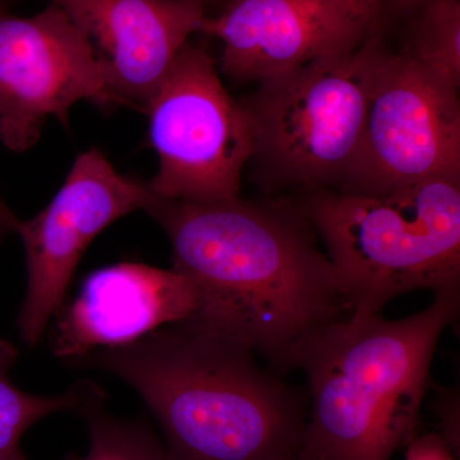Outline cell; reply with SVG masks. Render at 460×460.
Returning a JSON list of instances; mask_svg holds the SVG:
<instances>
[{
    "instance_id": "cell-1",
    "label": "cell",
    "mask_w": 460,
    "mask_h": 460,
    "mask_svg": "<svg viewBox=\"0 0 460 460\" xmlns=\"http://www.w3.org/2000/svg\"><path fill=\"white\" fill-rule=\"evenodd\" d=\"M145 211L171 241L172 269L198 292L183 323L262 354L278 372L296 343L349 314L298 206L155 196Z\"/></svg>"
},
{
    "instance_id": "cell-2",
    "label": "cell",
    "mask_w": 460,
    "mask_h": 460,
    "mask_svg": "<svg viewBox=\"0 0 460 460\" xmlns=\"http://www.w3.org/2000/svg\"><path fill=\"white\" fill-rule=\"evenodd\" d=\"M244 345L180 323L81 365L122 378L156 417L175 460H296L308 414Z\"/></svg>"
},
{
    "instance_id": "cell-3",
    "label": "cell",
    "mask_w": 460,
    "mask_h": 460,
    "mask_svg": "<svg viewBox=\"0 0 460 460\" xmlns=\"http://www.w3.org/2000/svg\"><path fill=\"white\" fill-rule=\"evenodd\" d=\"M434 293L411 316L345 317L289 350L281 372L307 378L296 460H390L416 436L436 345L459 313L460 287Z\"/></svg>"
},
{
    "instance_id": "cell-4",
    "label": "cell",
    "mask_w": 460,
    "mask_h": 460,
    "mask_svg": "<svg viewBox=\"0 0 460 460\" xmlns=\"http://www.w3.org/2000/svg\"><path fill=\"white\" fill-rule=\"evenodd\" d=\"M325 244L349 316L396 296L460 287V177L381 195L308 192L296 204Z\"/></svg>"
},
{
    "instance_id": "cell-5",
    "label": "cell",
    "mask_w": 460,
    "mask_h": 460,
    "mask_svg": "<svg viewBox=\"0 0 460 460\" xmlns=\"http://www.w3.org/2000/svg\"><path fill=\"white\" fill-rule=\"evenodd\" d=\"M380 36L348 53L260 81L251 102L256 151L287 183L338 190L365 126L372 84L385 51Z\"/></svg>"
},
{
    "instance_id": "cell-6",
    "label": "cell",
    "mask_w": 460,
    "mask_h": 460,
    "mask_svg": "<svg viewBox=\"0 0 460 460\" xmlns=\"http://www.w3.org/2000/svg\"><path fill=\"white\" fill-rule=\"evenodd\" d=\"M145 111L159 156V169L147 183L156 198H239L242 172L256 151L252 120L224 87L204 47L184 45Z\"/></svg>"
},
{
    "instance_id": "cell-7",
    "label": "cell",
    "mask_w": 460,
    "mask_h": 460,
    "mask_svg": "<svg viewBox=\"0 0 460 460\" xmlns=\"http://www.w3.org/2000/svg\"><path fill=\"white\" fill-rule=\"evenodd\" d=\"M458 90L407 54L384 51L356 156L334 190L381 195L460 177Z\"/></svg>"
},
{
    "instance_id": "cell-8",
    "label": "cell",
    "mask_w": 460,
    "mask_h": 460,
    "mask_svg": "<svg viewBox=\"0 0 460 460\" xmlns=\"http://www.w3.org/2000/svg\"><path fill=\"white\" fill-rule=\"evenodd\" d=\"M113 109L107 68L89 38L56 4L31 17L0 8V140L31 147L56 117L66 128L75 102Z\"/></svg>"
},
{
    "instance_id": "cell-9",
    "label": "cell",
    "mask_w": 460,
    "mask_h": 460,
    "mask_svg": "<svg viewBox=\"0 0 460 460\" xmlns=\"http://www.w3.org/2000/svg\"><path fill=\"white\" fill-rule=\"evenodd\" d=\"M155 195L141 183L115 172L99 148L75 159L65 183L49 205L20 222L27 261V293L17 326L29 347L41 341L63 305L66 288L86 248L115 220L146 210Z\"/></svg>"
},
{
    "instance_id": "cell-10",
    "label": "cell",
    "mask_w": 460,
    "mask_h": 460,
    "mask_svg": "<svg viewBox=\"0 0 460 460\" xmlns=\"http://www.w3.org/2000/svg\"><path fill=\"white\" fill-rule=\"evenodd\" d=\"M384 0H226L199 32L222 41L220 69L262 81L358 48L374 33Z\"/></svg>"
},
{
    "instance_id": "cell-11",
    "label": "cell",
    "mask_w": 460,
    "mask_h": 460,
    "mask_svg": "<svg viewBox=\"0 0 460 460\" xmlns=\"http://www.w3.org/2000/svg\"><path fill=\"white\" fill-rule=\"evenodd\" d=\"M198 308L195 287L172 268L138 262L108 266L90 274L74 301L58 308L51 352L57 358L81 362L98 350L183 323Z\"/></svg>"
},
{
    "instance_id": "cell-12",
    "label": "cell",
    "mask_w": 460,
    "mask_h": 460,
    "mask_svg": "<svg viewBox=\"0 0 460 460\" xmlns=\"http://www.w3.org/2000/svg\"><path fill=\"white\" fill-rule=\"evenodd\" d=\"M89 38L107 68L113 108L144 111L192 33L202 0H48Z\"/></svg>"
},
{
    "instance_id": "cell-13",
    "label": "cell",
    "mask_w": 460,
    "mask_h": 460,
    "mask_svg": "<svg viewBox=\"0 0 460 460\" xmlns=\"http://www.w3.org/2000/svg\"><path fill=\"white\" fill-rule=\"evenodd\" d=\"M17 359L16 347L0 339V460H29L21 447L27 429L50 414L77 411L98 386L81 381L59 395L30 394L14 385L9 375Z\"/></svg>"
},
{
    "instance_id": "cell-14",
    "label": "cell",
    "mask_w": 460,
    "mask_h": 460,
    "mask_svg": "<svg viewBox=\"0 0 460 460\" xmlns=\"http://www.w3.org/2000/svg\"><path fill=\"white\" fill-rule=\"evenodd\" d=\"M105 401L104 390L96 386L78 408L90 449L86 456L71 454L66 460H175L144 420L115 419L105 410Z\"/></svg>"
},
{
    "instance_id": "cell-15",
    "label": "cell",
    "mask_w": 460,
    "mask_h": 460,
    "mask_svg": "<svg viewBox=\"0 0 460 460\" xmlns=\"http://www.w3.org/2000/svg\"><path fill=\"white\" fill-rule=\"evenodd\" d=\"M404 54L459 89V0H429Z\"/></svg>"
},
{
    "instance_id": "cell-16",
    "label": "cell",
    "mask_w": 460,
    "mask_h": 460,
    "mask_svg": "<svg viewBox=\"0 0 460 460\" xmlns=\"http://www.w3.org/2000/svg\"><path fill=\"white\" fill-rule=\"evenodd\" d=\"M404 460H456L454 450L441 435L414 436L405 447Z\"/></svg>"
},
{
    "instance_id": "cell-17",
    "label": "cell",
    "mask_w": 460,
    "mask_h": 460,
    "mask_svg": "<svg viewBox=\"0 0 460 460\" xmlns=\"http://www.w3.org/2000/svg\"><path fill=\"white\" fill-rule=\"evenodd\" d=\"M21 220L18 219L13 211L8 208L7 204L0 198V243L4 241L8 235L17 233L18 226Z\"/></svg>"
},
{
    "instance_id": "cell-18",
    "label": "cell",
    "mask_w": 460,
    "mask_h": 460,
    "mask_svg": "<svg viewBox=\"0 0 460 460\" xmlns=\"http://www.w3.org/2000/svg\"><path fill=\"white\" fill-rule=\"evenodd\" d=\"M402 8L416 7V5L425 4L429 0H395Z\"/></svg>"
},
{
    "instance_id": "cell-19",
    "label": "cell",
    "mask_w": 460,
    "mask_h": 460,
    "mask_svg": "<svg viewBox=\"0 0 460 460\" xmlns=\"http://www.w3.org/2000/svg\"><path fill=\"white\" fill-rule=\"evenodd\" d=\"M13 0H0V8L9 7Z\"/></svg>"
},
{
    "instance_id": "cell-20",
    "label": "cell",
    "mask_w": 460,
    "mask_h": 460,
    "mask_svg": "<svg viewBox=\"0 0 460 460\" xmlns=\"http://www.w3.org/2000/svg\"><path fill=\"white\" fill-rule=\"evenodd\" d=\"M202 2L205 3V5H208V3H220V2H226V0H202Z\"/></svg>"
},
{
    "instance_id": "cell-21",
    "label": "cell",
    "mask_w": 460,
    "mask_h": 460,
    "mask_svg": "<svg viewBox=\"0 0 460 460\" xmlns=\"http://www.w3.org/2000/svg\"></svg>"
}]
</instances>
